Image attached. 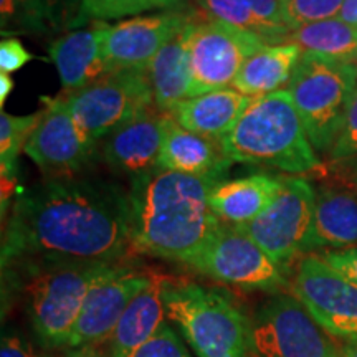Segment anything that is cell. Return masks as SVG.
<instances>
[{"label": "cell", "instance_id": "cell-39", "mask_svg": "<svg viewBox=\"0 0 357 357\" xmlns=\"http://www.w3.org/2000/svg\"><path fill=\"white\" fill-rule=\"evenodd\" d=\"M60 357H106L100 352L98 346H83V347H68L63 356Z\"/></svg>", "mask_w": 357, "mask_h": 357}, {"label": "cell", "instance_id": "cell-19", "mask_svg": "<svg viewBox=\"0 0 357 357\" xmlns=\"http://www.w3.org/2000/svg\"><path fill=\"white\" fill-rule=\"evenodd\" d=\"M281 189V177L270 174L220 181L208 192V207L223 223L245 227L270 207Z\"/></svg>", "mask_w": 357, "mask_h": 357}, {"label": "cell", "instance_id": "cell-29", "mask_svg": "<svg viewBox=\"0 0 357 357\" xmlns=\"http://www.w3.org/2000/svg\"><path fill=\"white\" fill-rule=\"evenodd\" d=\"M344 6V0H283L287 25L294 30L314 22L336 19Z\"/></svg>", "mask_w": 357, "mask_h": 357}, {"label": "cell", "instance_id": "cell-31", "mask_svg": "<svg viewBox=\"0 0 357 357\" xmlns=\"http://www.w3.org/2000/svg\"><path fill=\"white\" fill-rule=\"evenodd\" d=\"M328 154L333 162H357V91L347 109L341 132Z\"/></svg>", "mask_w": 357, "mask_h": 357}, {"label": "cell", "instance_id": "cell-21", "mask_svg": "<svg viewBox=\"0 0 357 357\" xmlns=\"http://www.w3.org/2000/svg\"><path fill=\"white\" fill-rule=\"evenodd\" d=\"M357 247V199L339 189L316 192L314 217L305 253Z\"/></svg>", "mask_w": 357, "mask_h": 357}, {"label": "cell", "instance_id": "cell-44", "mask_svg": "<svg viewBox=\"0 0 357 357\" xmlns=\"http://www.w3.org/2000/svg\"><path fill=\"white\" fill-rule=\"evenodd\" d=\"M354 181H356V185H357V162H356V169H354Z\"/></svg>", "mask_w": 357, "mask_h": 357}, {"label": "cell", "instance_id": "cell-34", "mask_svg": "<svg viewBox=\"0 0 357 357\" xmlns=\"http://www.w3.org/2000/svg\"><path fill=\"white\" fill-rule=\"evenodd\" d=\"M32 58V53L20 43V40L3 38L0 43V71L2 73L10 75L13 71L24 68Z\"/></svg>", "mask_w": 357, "mask_h": 357}, {"label": "cell", "instance_id": "cell-32", "mask_svg": "<svg viewBox=\"0 0 357 357\" xmlns=\"http://www.w3.org/2000/svg\"><path fill=\"white\" fill-rule=\"evenodd\" d=\"M48 26L56 32L77 30L82 15L83 0H45Z\"/></svg>", "mask_w": 357, "mask_h": 357}, {"label": "cell", "instance_id": "cell-7", "mask_svg": "<svg viewBox=\"0 0 357 357\" xmlns=\"http://www.w3.org/2000/svg\"><path fill=\"white\" fill-rule=\"evenodd\" d=\"M63 96L75 121L95 144L136 116L155 108L146 70L111 71Z\"/></svg>", "mask_w": 357, "mask_h": 357}, {"label": "cell", "instance_id": "cell-13", "mask_svg": "<svg viewBox=\"0 0 357 357\" xmlns=\"http://www.w3.org/2000/svg\"><path fill=\"white\" fill-rule=\"evenodd\" d=\"M291 291L331 337H357V284L316 253L298 261Z\"/></svg>", "mask_w": 357, "mask_h": 357}, {"label": "cell", "instance_id": "cell-6", "mask_svg": "<svg viewBox=\"0 0 357 357\" xmlns=\"http://www.w3.org/2000/svg\"><path fill=\"white\" fill-rule=\"evenodd\" d=\"M316 153H329L357 91V63L303 53L287 86Z\"/></svg>", "mask_w": 357, "mask_h": 357}, {"label": "cell", "instance_id": "cell-22", "mask_svg": "<svg viewBox=\"0 0 357 357\" xmlns=\"http://www.w3.org/2000/svg\"><path fill=\"white\" fill-rule=\"evenodd\" d=\"M250 101L252 98L235 88H223L187 98L174 106L169 116L187 131L220 141L235 126Z\"/></svg>", "mask_w": 357, "mask_h": 357}, {"label": "cell", "instance_id": "cell-17", "mask_svg": "<svg viewBox=\"0 0 357 357\" xmlns=\"http://www.w3.org/2000/svg\"><path fill=\"white\" fill-rule=\"evenodd\" d=\"M231 164L220 141L187 131L166 114L159 169L220 182Z\"/></svg>", "mask_w": 357, "mask_h": 357}, {"label": "cell", "instance_id": "cell-16", "mask_svg": "<svg viewBox=\"0 0 357 357\" xmlns=\"http://www.w3.org/2000/svg\"><path fill=\"white\" fill-rule=\"evenodd\" d=\"M166 114L149 109L102 139V158L113 171L134 178L159 169Z\"/></svg>", "mask_w": 357, "mask_h": 357}, {"label": "cell", "instance_id": "cell-9", "mask_svg": "<svg viewBox=\"0 0 357 357\" xmlns=\"http://www.w3.org/2000/svg\"><path fill=\"white\" fill-rule=\"evenodd\" d=\"M252 357H341V347L294 294H276L252 319Z\"/></svg>", "mask_w": 357, "mask_h": 357}, {"label": "cell", "instance_id": "cell-3", "mask_svg": "<svg viewBox=\"0 0 357 357\" xmlns=\"http://www.w3.org/2000/svg\"><path fill=\"white\" fill-rule=\"evenodd\" d=\"M220 144L231 162L278 169L289 176L321 167L318 153L287 89L252 98Z\"/></svg>", "mask_w": 357, "mask_h": 357}, {"label": "cell", "instance_id": "cell-26", "mask_svg": "<svg viewBox=\"0 0 357 357\" xmlns=\"http://www.w3.org/2000/svg\"><path fill=\"white\" fill-rule=\"evenodd\" d=\"M194 8H197L205 19L242 30L265 45L287 43L291 33L288 26H276L261 20L245 0H195Z\"/></svg>", "mask_w": 357, "mask_h": 357}, {"label": "cell", "instance_id": "cell-43", "mask_svg": "<svg viewBox=\"0 0 357 357\" xmlns=\"http://www.w3.org/2000/svg\"><path fill=\"white\" fill-rule=\"evenodd\" d=\"M177 2L181 8H194L195 6V0H177Z\"/></svg>", "mask_w": 357, "mask_h": 357}, {"label": "cell", "instance_id": "cell-36", "mask_svg": "<svg viewBox=\"0 0 357 357\" xmlns=\"http://www.w3.org/2000/svg\"><path fill=\"white\" fill-rule=\"evenodd\" d=\"M245 2L266 24L276 26H288L287 19H284L283 0H245Z\"/></svg>", "mask_w": 357, "mask_h": 357}, {"label": "cell", "instance_id": "cell-33", "mask_svg": "<svg viewBox=\"0 0 357 357\" xmlns=\"http://www.w3.org/2000/svg\"><path fill=\"white\" fill-rule=\"evenodd\" d=\"M19 6V29L43 33L48 30L45 0H17Z\"/></svg>", "mask_w": 357, "mask_h": 357}, {"label": "cell", "instance_id": "cell-2", "mask_svg": "<svg viewBox=\"0 0 357 357\" xmlns=\"http://www.w3.org/2000/svg\"><path fill=\"white\" fill-rule=\"evenodd\" d=\"M215 184L162 169L134 178L128 194L132 250L189 261L220 223L208 207V192Z\"/></svg>", "mask_w": 357, "mask_h": 357}, {"label": "cell", "instance_id": "cell-24", "mask_svg": "<svg viewBox=\"0 0 357 357\" xmlns=\"http://www.w3.org/2000/svg\"><path fill=\"white\" fill-rule=\"evenodd\" d=\"M187 26L184 32L164 45L162 50L154 56L146 70L151 88H153L155 108L164 114L171 113L174 106L190 96Z\"/></svg>", "mask_w": 357, "mask_h": 357}, {"label": "cell", "instance_id": "cell-8", "mask_svg": "<svg viewBox=\"0 0 357 357\" xmlns=\"http://www.w3.org/2000/svg\"><path fill=\"white\" fill-rule=\"evenodd\" d=\"M185 265L208 278L245 289L276 293L288 287L287 270L242 227L223 222Z\"/></svg>", "mask_w": 357, "mask_h": 357}, {"label": "cell", "instance_id": "cell-28", "mask_svg": "<svg viewBox=\"0 0 357 357\" xmlns=\"http://www.w3.org/2000/svg\"><path fill=\"white\" fill-rule=\"evenodd\" d=\"M181 8L177 0H83L79 26L88 22L121 20L126 17L141 15L149 10H177Z\"/></svg>", "mask_w": 357, "mask_h": 357}, {"label": "cell", "instance_id": "cell-12", "mask_svg": "<svg viewBox=\"0 0 357 357\" xmlns=\"http://www.w3.org/2000/svg\"><path fill=\"white\" fill-rule=\"evenodd\" d=\"M197 17V8H177L108 24L93 22L100 33L101 55L108 73L147 70L154 56Z\"/></svg>", "mask_w": 357, "mask_h": 357}, {"label": "cell", "instance_id": "cell-4", "mask_svg": "<svg viewBox=\"0 0 357 357\" xmlns=\"http://www.w3.org/2000/svg\"><path fill=\"white\" fill-rule=\"evenodd\" d=\"M166 310L197 357H252V321L225 293L169 281Z\"/></svg>", "mask_w": 357, "mask_h": 357}, {"label": "cell", "instance_id": "cell-35", "mask_svg": "<svg viewBox=\"0 0 357 357\" xmlns=\"http://www.w3.org/2000/svg\"><path fill=\"white\" fill-rule=\"evenodd\" d=\"M316 255H319L329 266H333L334 270L357 284V247L328 250V252H319Z\"/></svg>", "mask_w": 357, "mask_h": 357}, {"label": "cell", "instance_id": "cell-20", "mask_svg": "<svg viewBox=\"0 0 357 357\" xmlns=\"http://www.w3.org/2000/svg\"><path fill=\"white\" fill-rule=\"evenodd\" d=\"M52 63L60 75L63 93H73L108 73L101 55L96 24L66 32L48 48Z\"/></svg>", "mask_w": 357, "mask_h": 357}, {"label": "cell", "instance_id": "cell-14", "mask_svg": "<svg viewBox=\"0 0 357 357\" xmlns=\"http://www.w3.org/2000/svg\"><path fill=\"white\" fill-rule=\"evenodd\" d=\"M95 147L75 121L65 96L60 95L45 102L25 154L50 178H71L88 166Z\"/></svg>", "mask_w": 357, "mask_h": 357}, {"label": "cell", "instance_id": "cell-25", "mask_svg": "<svg viewBox=\"0 0 357 357\" xmlns=\"http://www.w3.org/2000/svg\"><path fill=\"white\" fill-rule=\"evenodd\" d=\"M288 42L303 53H316L336 60H357V25L336 19L306 24L291 30Z\"/></svg>", "mask_w": 357, "mask_h": 357}, {"label": "cell", "instance_id": "cell-15", "mask_svg": "<svg viewBox=\"0 0 357 357\" xmlns=\"http://www.w3.org/2000/svg\"><path fill=\"white\" fill-rule=\"evenodd\" d=\"M151 275L114 265L93 284L71 334L68 347L98 346L108 342L116 324L134 296L149 283ZM66 347V349H68Z\"/></svg>", "mask_w": 357, "mask_h": 357}, {"label": "cell", "instance_id": "cell-5", "mask_svg": "<svg viewBox=\"0 0 357 357\" xmlns=\"http://www.w3.org/2000/svg\"><path fill=\"white\" fill-rule=\"evenodd\" d=\"M113 266L105 263H48L17 270L25 276L26 314L42 344L52 349L68 347L89 289Z\"/></svg>", "mask_w": 357, "mask_h": 357}, {"label": "cell", "instance_id": "cell-30", "mask_svg": "<svg viewBox=\"0 0 357 357\" xmlns=\"http://www.w3.org/2000/svg\"><path fill=\"white\" fill-rule=\"evenodd\" d=\"M128 357H192L189 347L167 323L160 331Z\"/></svg>", "mask_w": 357, "mask_h": 357}, {"label": "cell", "instance_id": "cell-41", "mask_svg": "<svg viewBox=\"0 0 357 357\" xmlns=\"http://www.w3.org/2000/svg\"><path fill=\"white\" fill-rule=\"evenodd\" d=\"M13 89V82L8 73H2L0 71V106H3V102L7 101L8 95L12 93Z\"/></svg>", "mask_w": 357, "mask_h": 357}, {"label": "cell", "instance_id": "cell-40", "mask_svg": "<svg viewBox=\"0 0 357 357\" xmlns=\"http://www.w3.org/2000/svg\"><path fill=\"white\" fill-rule=\"evenodd\" d=\"M339 19L351 25H357V0H344Z\"/></svg>", "mask_w": 357, "mask_h": 357}, {"label": "cell", "instance_id": "cell-46", "mask_svg": "<svg viewBox=\"0 0 357 357\" xmlns=\"http://www.w3.org/2000/svg\"><path fill=\"white\" fill-rule=\"evenodd\" d=\"M341 357H342V356H341Z\"/></svg>", "mask_w": 357, "mask_h": 357}, {"label": "cell", "instance_id": "cell-42", "mask_svg": "<svg viewBox=\"0 0 357 357\" xmlns=\"http://www.w3.org/2000/svg\"><path fill=\"white\" fill-rule=\"evenodd\" d=\"M341 356L342 357H357V337L344 341L341 346Z\"/></svg>", "mask_w": 357, "mask_h": 357}, {"label": "cell", "instance_id": "cell-11", "mask_svg": "<svg viewBox=\"0 0 357 357\" xmlns=\"http://www.w3.org/2000/svg\"><path fill=\"white\" fill-rule=\"evenodd\" d=\"M314 205L316 190L306 178L281 177V189L270 207L242 229L287 270L294 258L305 253Z\"/></svg>", "mask_w": 357, "mask_h": 357}, {"label": "cell", "instance_id": "cell-18", "mask_svg": "<svg viewBox=\"0 0 357 357\" xmlns=\"http://www.w3.org/2000/svg\"><path fill=\"white\" fill-rule=\"evenodd\" d=\"M169 280L151 275L149 283L129 303L108 341V357H128L155 336L166 324V288Z\"/></svg>", "mask_w": 357, "mask_h": 357}, {"label": "cell", "instance_id": "cell-45", "mask_svg": "<svg viewBox=\"0 0 357 357\" xmlns=\"http://www.w3.org/2000/svg\"><path fill=\"white\" fill-rule=\"evenodd\" d=\"M356 63H357V60H356Z\"/></svg>", "mask_w": 357, "mask_h": 357}, {"label": "cell", "instance_id": "cell-27", "mask_svg": "<svg viewBox=\"0 0 357 357\" xmlns=\"http://www.w3.org/2000/svg\"><path fill=\"white\" fill-rule=\"evenodd\" d=\"M42 111L35 114L15 116L0 113V167L3 184L15 182L17 160L40 121Z\"/></svg>", "mask_w": 357, "mask_h": 357}, {"label": "cell", "instance_id": "cell-38", "mask_svg": "<svg viewBox=\"0 0 357 357\" xmlns=\"http://www.w3.org/2000/svg\"><path fill=\"white\" fill-rule=\"evenodd\" d=\"M0 15H2V29L12 25L19 26V6H17V0H0Z\"/></svg>", "mask_w": 357, "mask_h": 357}, {"label": "cell", "instance_id": "cell-23", "mask_svg": "<svg viewBox=\"0 0 357 357\" xmlns=\"http://www.w3.org/2000/svg\"><path fill=\"white\" fill-rule=\"evenodd\" d=\"M301 56L303 52L296 43L268 45L245 61L231 88L248 98L283 91L281 88L288 86Z\"/></svg>", "mask_w": 357, "mask_h": 357}, {"label": "cell", "instance_id": "cell-10", "mask_svg": "<svg viewBox=\"0 0 357 357\" xmlns=\"http://www.w3.org/2000/svg\"><path fill=\"white\" fill-rule=\"evenodd\" d=\"M190 96L231 88L245 61L268 47L253 35L220 22L197 17L187 26Z\"/></svg>", "mask_w": 357, "mask_h": 357}, {"label": "cell", "instance_id": "cell-37", "mask_svg": "<svg viewBox=\"0 0 357 357\" xmlns=\"http://www.w3.org/2000/svg\"><path fill=\"white\" fill-rule=\"evenodd\" d=\"M0 357H38L32 344L24 336L15 333H6L2 336Z\"/></svg>", "mask_w": 357, "mask_h": 357}, {"label": "cell", "instance_id": "cell-1", "mask_svg": "<svg viewBox=\"0 0 357 357\" xmlns=\"http://www.w3.org/2000/svg\"><path fill=\"white\" fill-rule=\"evenodd\" d=\"M131 245L128 195L71 178L15 194L2 238V271L48 263L116 265Z\"/></svg>", "mask_w": 357, "mask_h": 357}]
</instances>
